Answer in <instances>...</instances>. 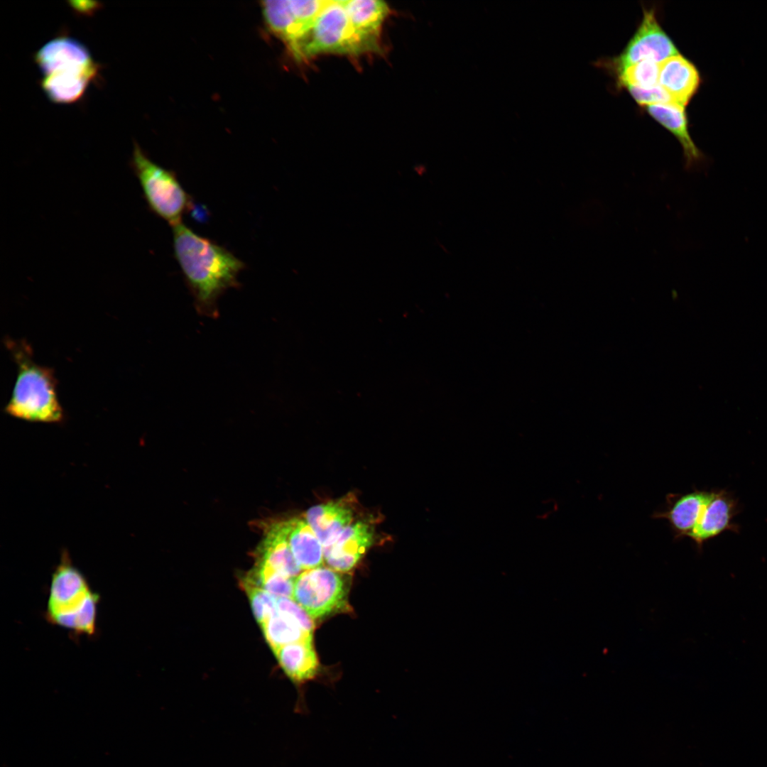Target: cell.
I'll list each match as a JSON object with an SVG mask.
<instances>
[{
    "instance_id": "obj_16",
    "label": "cell",
    "mask_w": 767,
    "mask_h": 767,
    "mask_svg": "<svg viewBox=\"0 0 767 767\" xmlns=\"http://www.w3.org/2000/svg\"><path fill=\"white\" fill-rule=\"evenodd\" d=\"M256 562L292 578L302 572L290 549L283 521L268 527L257 550Z\"/></svg>"
},
{
    "instance_id": "obj_19",
    "label": "cell",
    "mask_w": 767,
    "mask_h": 767,
    "mask_svg": "<svg viewBox=\"0 0 767 767\" xmlns=\"http://www.w3.org/2000/svg\"><path fill=\"white\" fill-rule=\"evenodd\" d=\"M273 653L285 673L296 682L310 680L317 673L318 661L312 641L288 644Z\"/></svg>"
},
{
    "instance_id": "obj_2",
    "label": "cell",
    "mask_w": 767,
    "mask_h": 767,
    "mask_svg": "<svg viewBox=\"0 0 767 767\" xmlns=\"http://www.w3.org/2000/svg\"><path fill=\"white\" fill-rule=\"evenodd\" d=\"M4 343L18 368L6 413L29 422L61 423L65 414L58 401L53 369L36 363L27 342L6 337Z\"/></svg>"
},
{
    "instance_id": "obj_5",
    "label": "cell",
    "mask_w": 767,
    "mask_h": 767,
    "mask_svg": "<svg viewBox=\"0 0 767 767\" xmlns=\"http://www.w3.org/2000/svg\"><path fill=\"white\" fill-rule=\"evenodd\" d=\"M289 50L298 61L325 53L368 52L354 33L342 0L327 1L312 26Z\"/></svg>"
},
{
    "instance_id": "obj_12",
    "label": "cell",
    "mask_w": 767,
    "mask_h": 767,
    "mask_svg": "<svg viewBox=\"0 0 767 767\" xmlns=\"http://www.w3.org/2000/svg\"><path fill=\"white\" fill-rule=\"evenodd\" d=\"M34 60L43 76L94 62L87 48L68 36H60L46 43L35 53Z\"/></svg>"
},
{
    "instance_id": "obj_10",
    "label": "cell",
    "mask_w": 767,
    "mask_h": 767,
    "mask_svg": "<svg viewBox=\"0 0 767 767\" xmlns=\"http://www.w3.org/2000/svg\"><path fill=\"white\" fill-rule=\"evenodd\" d=\"M713 492L694 489L685 494H670L667 496L665 508L655 512L653 518L666 520L675 538L689 537Z\"/></svg>"
},
{
    "instance_id": "obj_3",
    "label": "cell",
    "mask_w": 767,
    "mask_h": 767,
    "mask_svg": "<svg viewBox=\"0 0 767 767\" xmlns=\"http://www.w3.org/2000/svg\"><path fill=\"white\" fill-rule=\"evenodd\" d=\"M85 576L63 550L52 575L46 616L53 624L88 636L94 633L99 603Z\"/></svg>"
},
{
    "instance_id": "obj_25",
    "label": "cell",
    "mask_w": 767,
    "mask_h": 767,
    "mask_svg": "<svg viewBox=\"0 0 767 767\" xmlns=\"http://www.w3.org/2000/svg\"><path fill=\"white\" fill-rule=\"evenodd\" d=\"M277 606L278 611L290 616L303 629L312 633L314 629L312 619L308 615L305 609L293 599H278Z\"/></svg>"
},
{
    "instance_id": "obj_9",
    "label": "cell",
    "mask_w": 767,
    "mask_h": 767,
    "mask_svg": "<svg viewBox=\"0 0 767 767\" xmlns=\"http://www.w3.org/2000/svg\"><path fill=\"white\" fill-rule=\"evenodd\" d=\"M374 540V533L364 522L351 523L330 543L323 547L324 561L328 567L337 572L353 568Z\"/></svg>"
},
{
    "instance_id": "obj_8",
    "label": "cell",
    "mask_w": 767,
    "mask_h": 767,
    "mask_svg": "<svg viewBox=\"0 0 767 767\" xmlns=\"http://www.w3.org/2000/svg\"><path fill=\"white\" fill-rule=\"evenodd\" d=\"M739 511V501L733 494L725 489L714 490L689 538L701 550L704 543L725 531L739 533V526L734 519Z\"/></svg>"
},
{
    "instance_id": "obj_21",
    "label": "cell",
    "mask_w": 767,
    "mask_h": 767,
    "mask_svg": "<svg viewBox=\"0 0 767 767\" xmlns=\"http://www.w3.org/2000/svg\"><path fill=\"white\" fill-rule=\"evenodd\" d=\"M245 577L277 599H293L295 578L288 577L266 565L256 562L255 567Z\"/></svg>"
},
{
    "instance_id": "obj_23",
    "label": "cell",
    "mask_w": 767,
    "mask_h": 767,
    "mask_svg": "<svg viewBox=\"0 0 767 767\" xmlns=\"http://www.w3.org/2000/svg\"><path fill=\"white\" fill-rule=\"evenodd\" d=\"M240 584L249 599L253 613L260 625L278 611L277 599L267 591L245 577Z\"/></svg>"
},
{
    "instance_id": "obj_7",
    "label": "cell",
    "mask_w": 767,
    "mask_h": 767,
    "mask_svg": "<svg viewBox=\"0 0 767 767\" xmlns=\"http://www.w3.org/2000/svg\"><path fill=\"white\" fill-rule=\"evenodd\" d=\"M678 54L675 45L658 23L655 9H643L641 23L626 46L618 56L604 64L618 75L636 62H660Z\"/></svg>"
},
{
    "instance_id": "obj_6",
    "label": "cell",
    "mask_w": 767,
    "mask_h": 767,
    "mask_svg": "<svg viewBox=\"0 0 767 767\" xmlns=\"http://www.w3.org/2000/svg\"><path fill=\"white\" fill-rule=\"evenodd\" d=\"M345 596L343 579L330 567L320 566L304 570L295 578L293 599L312 619L340 608Z\"/></svg>"
},
{
    "instance_id": "obj_17",
    "label": "cell",
    "mask_w": 767,
    "mask_h": 767,
    "mask_svg": "<svg viewBox=\"0 0 767 767\" xmlns=\"http://www.w3.org/2000/svg\"><path fill=\"white\" fill-rule=\"evenodd\" d=\"M305 519L324 547L352 523L353 511L342 500L330 501L310 508Z\"/></svg>"
},
{
    "instance_id": "obj_4",
    "label": "cell",
    "mask_w": 767,
    "mask_h": 767,
    "mask_svg": "<svg viewBox=\"0 0 767 767\" xmlns=\"http://www.w3.org/2000/svg\"><path fill=\"white\" fill-rule=\"evenodd\" d=\"M130 165L149 209L172 227L181 223L191 200L175 173L151 161L136 143Z\"/></svg>"
},
{
    "instance_id": "obj_15",
    "label": "cell",
    "mask_w": 767,
    "mask_h": 767,
    "mask_svg": "<svg viewBox=\"0 0 767 767\" xmlns=\"http://www.w3.org/2000/svg\"><path fill=\"white\" fill-rule=\"evenodd\" d=\"M101 67L95 62L87 67L45 75L40 85L52 102L72 103L83 96L89 84L97 79Z\"/></svg>"
},
{
    "instance_id": "obj_13",
    "label": "cell",
    "mask_w": 767,
    "mask_h": 767,
    "mask_svg": "<svg viewBox=\"0 0 767 767\" xmlns=\"http://www.w3.org/2000/svg\"><path fill=\"white\" fill-rule=\"evenodd\" d=\"M659 68L658 84L676 104L685 108L700 88L699 70L680 53L660 62Z\"/></svg>"
},
{
    "instance_id": "obj_18",
    "label": "cell",
    "mask_w": 767,
    "mask_h": 767,
    "mask_svg": "<svg viewBox=\"0 0 767 767\" xmlns=\"http://www.w3.org/2000/svg\"><path fill=\"white\" fill-rule=\"evenodd\" d=\"M292 553L303 570L320 567L324 561L323 546L305 518L283 521Z\"/></svg>"
},
{
    "instance_id": "obj_11",
    "label": "cell",
    "mask_w": 767,
    "mask_h": 767,
    "mask_svg": "<svg viewBox=\"0 0 767 767\" xmlns=\"http://www.w3.org/2000/svg\"><path fill=\"white\" fill-rule=\"evenodd\" d=\"M646 109L656 121L671 132L680 143L686 170L695 171L705 168L708 160L690 135L685 107L678 104H655L646 107Z\"/></svg>"
},
{
    "instance_id": "obj_1",
    "label": "cell",
    "mask_w": 767,
    "mask_h": 767,
    "mask_svg": "<svg viewBox=\"0 0 767 767\" xmlns=\"http://www.w3.org/2000/svg\"><path fill=\"white\" fill-rule=\"evenodd\" d=\"M172 228L174 255L185 279L199 307L210 310L224 290L238 284L245 263L182 222Z\"/></svg>"
},
{
    "instance_id": "obj_24",
    "label": "cell",
    "mask_w": 767,
    "mask_h": 767,
    "mask_svg": "<svg viewBox=\"0 0 767 767\" xmlns=\"http://www.w3.org/2000/svg\"><path fill=\"white\" fill-rule=\"evenodd\" d=\"M626 88L631 97L641 106L676 104L660 85L649 89L635 87H627Z\"/></svg>"
},
{
    "instance_id": "obj_22",
    "label": "cell",
    "mask_w": 767,
    "mask_h": 767,
    "mask_svg": "<svg viewBox=\"0 0 767 767\" xmlns=\"http://www.w3.org/2000/svg\"><path fill=\"white\" fill-rule=\"evenodd\" d=\"M659 63L651 60H643L624 69L618 76L619 85L624 87H635L649 89L658 86Z\"/></svg>"
},
{
    "instance_id": "obj_26",
    "label": "cell",
    "mask_w": 767,
    "mask_h": 767,
    "mask_svg": "<svg viewBox=\"0 0 767 767\" xmlns=\"http://www.w3.org/2000/svg\"><path fill=\"white\" fill-rule=\"evenodd\" d=\"M74 11L82 15L90 16L102 7V4L93 1H69Z\"/></svg>"
},
{
    "instance_id": "obj_20",
    "label": "cell",
    "mask_w": 767,
    "mask_h": 767,
    "mask_svg": "<svg viewBox=\"0 0 767 767\" xmlns=\"http://www.w3.org/2000/svg\"><path fill=\"white\" fill-rule=\"evenodd\" d=\"M261 626L273 651L288 644L312 640V633L303 629L290 616L278 610Z\"/></svg>"
},
{
    "instance_id": "obj_14",
    "label": "cell",
    "mask_w": 767,
    "mask_h": 767,
    "mask_svg": "<svg viewBox=\"0 0 767 767\" xmlns=\"http://www.w3.org/2000/svg\"><path fill=\"white\" fill-rule=\"evenodd\" d=\"M349 23L368 52L380 51L381 26L389 13L379 0H342Z\"/></svg>"
}]
</instances>
